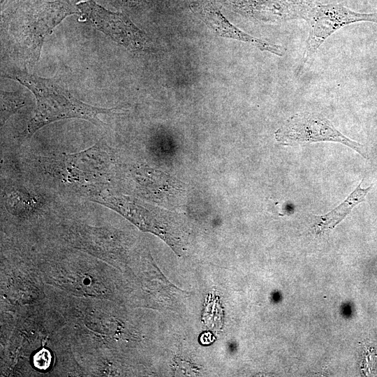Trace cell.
I'll return each instance as SVG.
<instances>
[{
	"mask_svg": "<svg viewBox=\"0 0 377 377\" xmlns=\"http://www.w3.org/2000/svg\"><path fill=\"white\" fill-rule=\"evenodd\" d=\"M75 6L78 13L93 27L114 41L132 50H143L148 45V38L124 14L113 12L94 0H81Z\"/></svg>",
	"mask_w": 377,
	"mask_h": 377,
	"instance_id": "cell-5",
	"label": "cell"
},
{
	"mask_svg": "<svg viewBox=\"0 0 377 377\" xmlns=\"http://www.w3.org/2000/svg\"><path fill=\"white\" fill-rule=\"evenodd\" d=\"M276 140L283 145H295L316 142L331 141L341 143L369 158L364 147L337 130L322 115L299 113L289 117L275 132Z\"/></svg>",
	"mask_w": 377,
	"mask_h": 377,
	"instance_id": "cell-3",
	"label": "cell"
},
{
	"mask_svg": "<svg viewBox=\"0 0 377 377\" xmlns=\"http://www.w3.org/2000/svg\"><path fill=\"white\" fill-rule=\"evenodd\" d=\"M5 76L29 89L36 101L35 114L23 132L25 138L47 124L67 119H82L103 126L105 124L99 117L110 114L113 110L81 101L54 79L40 77L22 71H14Z\"/></svg>",
	"mask_w": 377,
	"mask_h": 377,
	"instance_id": "cell-1",
	"label": "cell"
},
{
	"mask_svg": "<svg viewBox=\"0 0 377 377\" xmlns=\"http://www.w3.org/2000/svg\"><path fill=\"white\" fill-rule=\"evenodd\" d=\"M78 13L70 0H54L33 6L26 18V30L31 55L36 61L45 37L66 17Z\"/></svg>",
	"mask_w": 377,
	"mask_h": 377,
	"instance_id": "cell-6",
	"label": "cell"
},
{
	"mask_svg": "<svg viewBox=\"0 0 377 377\" xmlns=\"http://www.w3.org/2000/svg\"><path fill=\"white\" fill-rule=\"evenodd\" d=\"M119 1H139V0H119Z\"/></svg>",
	"mask_w": 377,
	"mask_h": 377,
	"instance_id": "cell-11",
	"label": "cell"
},
{
	"mask_svg": "<svg viewBox=\"0 0 377 377\" xmlns=\"http://www.w3.org/2000/svg\"><path fill=\"white\" fill-rule=\"evenodd\" d=\"M25 104L20 94L1 91V126Z\"/></svg>",
	"mask_w": 377,
	"mask_h": 377,
	"instance_id": "cell-9",
	"label": "cell"
},
{
	"mask_svg": "<svg viewBox=\"0 0 377 377\" xmlns=\"http://www.w3.org/2000/svg\"><path fill=\"white\" fill-rule=\"evenodd\" d=\"M43 162L48 174L89 198L108 188L114 168L110 148L103 142L80 152L47 157Z\"/></svg>",
	"mask_w": 377,
	"mask_h": 377,
	"instance_id": "cell-2",
	"label": "cell"
},
{
	"mask_svg": "<svg viewBox=\"0 0 377 377\" xmlns=\"http://www.w3.org/2000/svg\"><path fill=\"white\" fill-rule=\"evenodd\" d=\"M192 11L210 29L222 37L251 43L261 51H267L282 57L285 49L280 45L255 38L232 24L210 1L200 0L191 6Z\"/></svg>",
	"mask_w": 377,
	"mask_h": 377,
	"instance_id": "cell-7",
	"label": "cell"
},
{
	"mask_svg": "<svg viewBox=\"0 0 377 377\" xmlns=\"http://www.w3.org/2000/svg\"><path fill=\"white\" fill-rule=\"evenodd\" d=\"M16 1H20V0H3V5H5L6 3H8V2H14Z\"/></svg>",
	"mask_w": 377,
	"mask_h": 377,
	"instance_id": "cell-10",
	"label": "cell"
},
{
	"mask_svg": "<svg viewBox=\"0 0 377 377\" xmlns=\"http://www.w3.org/2000/svg\"><path fill=\"white\" fill-rule=\"evenodd\" d=\"M306 20L309 22L310 29L300 72L323 42L334 31L357 22L377 23V13H358L341 4H327L310 8Z\"/></svg>",
	"mask_w": 377,
	"mask_h": 377,
	"instance_id": "cell-4",
	"label": "cell"
},
{
	"mask_svg": "<svg viewBox=\"0 0 377 377\" xmlns=\"http://www.w3.org/2000/svg\"><path fill=\"white\" fill-rule=\"evenodd\" d=\"M364 178L357 188L338 207L331 212L319 216H314L312 232L316 235H323L334 229L343 220L352 209L359 203L364 202L372 185L367 188H361Z\"/></svg>",
	"mask_w": 377,
	"mask_h": 377,
	"instance_id": "cell-8",
	"label": "cell"
}]
</instances>
